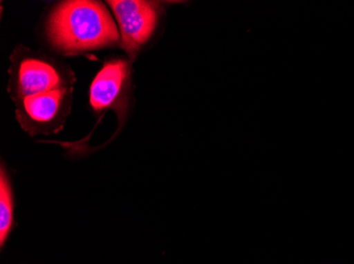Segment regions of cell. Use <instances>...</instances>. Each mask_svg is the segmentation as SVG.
<instances>
[{"instance_id":"1","label":"cell","mask_w":354,"mask_h":264,"mask_svg":"<svg viewBox=\"0 0 354 264\" xmlns=\"http://www.w3.org/2000/svg\"><path fill=\"white\" fill-rule=\"evenodd\" d=\"M47 31L53 47L69 54L95 50L119 41L116 23L105 6L87 0L62 3L51 14Z\"/></svg>"},{"instance_id":"2","label":"cell","mask_w":354,"mask_h":264,"mask_svg":"<svg viewBox=\"0 0 354 264\" xmlns=\"http://www.w3.org/2000/svg\"><path fill=\"white\" fill-rule=\"evenodd\" d=\"M107 3L118 21L122 48L134 59L139 49L154 34L162 12V5L139 0H117Z\"/></svg>"},{"instance_id":"3","label":"cell","mask_w":354,"mask_h":264,"mask_svg":"<svg viewBox=\"0 0 354 264\" xmlns=\"http://www.w3.org/2000/svg\"><path fill=\"white\" fill-rule=\"evenodd\" d=\"M16 100L47 91L65 88L67 81L55 63L37 57H25L14 65Z\"/></svg>"},{"instance_id":"4","label":"cell","mask_w":354,"mask_h":264,"mask_svg":"<svg viewBox=\"0 0 354 264\" xmlns=\"http://www.w3.org/2000/svg\"><path fill=\"white\" fill-rule=\"evenodd\" d=\"M130 68L127 61L116 59L106 61L93 79L89 100L93 110L116 109L125 95Z\"/></svg>"},{"instance_id":"5","label":"cell","mask_w":354,"mask_h":264,"mask_svg":"<svg viewBox=\"0 0 354 264\" xmlns=\"http://www.w3.org/2000/svg\"><path fill=\"white\" fill-rule=\"evenodd\" d=\"M71 95L69 87L47 91L39 94L24 97L17 115L23 126L33 125L37 127H47L55 124L62 113H64L67 97Z\"/></svg>"},{"instance_id":"6","label":"cell","mask_w":354,"mask_h":264,"mask_svg":"<svg viewBox=\"0 0 354 264\" xmlns=\"http://www.w3.org/2000/svg\"><path fill=\"white\" fill-rule=\"evenodd\" d=\"M14 200L9 179L5 168L1 167L0 174V243L5 244L13 226Z\"/></svg>"}]
</instances>
